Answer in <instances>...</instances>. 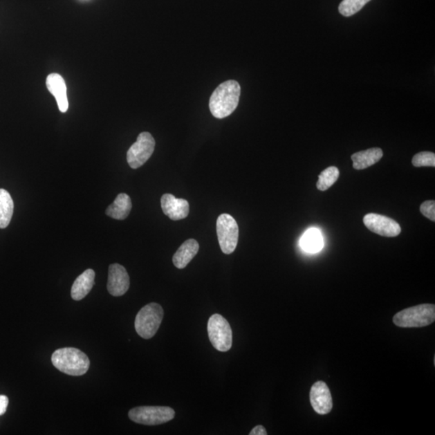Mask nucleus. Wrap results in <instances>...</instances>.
<instances>
[{
    "mask_svg": "<svg viewBox=\"0 0 435 435\" xmlns=\"http://www.w3.org/2000/svg\"><path fill=\"white\" fill-rule=\"evenodd\" d=\"M241 92V86L237 81L229 80L221 83L210 99L209 107L213 116L223 119L232 115L239 104Z\"/></svg>",
    "mask_w": 435,
    "mask_h": 435,
    "instance_id": "nucleus-1",
    "label": "nucleus"
},
{
    "mask_svg": "<svg viewBox=\"0 0 435 435\" xmlns=\"http://www.w3.org/2000/svg\"><path fill=\"white\" fill-rule=\"evenodd\" d=\"M52 363L55 368L70 376H82L90 368V360L80 349L64 348L57 349L52 355Z\"/></svg>",
    "mask_w": 435,
    "mask_h": 435,
    "instance_id": "nucleus-2",
    "label": "nucleus"
},
{
    "mask_svg": "<svg viewBox=\"0 0 435 435\" xmlns=\"http://www.w3.org/2000/svg\"><path fill=\"white\" fill-rule=\"evenodd\" d=\"M434 320V304H421L407 308L396 314L393 319L394 324L402 328L427 326L432 324Z\"/></svg>",
    "mask_w": 435,
    "mask_h": 435,
    "instance_id": "nucleus-3",
    "label": "nucleus"
},
{
    "mask_svg": "<svg viewBox=\"0 0 435 435\" xmlns=\"http://www.w3.org/2000/svg\"><path fill=\"white\" fill-rule=\"evenodd\" d=\"M164 310L158 303L151 302L141 309L135 320V329L143 339L153 338L163 320Z\"/></svg>",
    "mask_w": 435,
    "mask_h": 435,
    "instance_id": "nucleus-4",
    "label": "nucleus"
},
{
    "mask_svg": "<svg viewBox=\"0 0 435 435\" xmlns=\"http://www.w3.org/2000/svg\"><path fill=\"white\" fill-rule=\"evenodd\" d=\"M210 341L214 348L219 351H228L232 346L231 326L222 315L214 314L210 317L207 324Z\"/></svg>",
    "mask_w": 435,
    "mask_h": 435,
    "instance_id": "nucleus-5",
    "label": "nucleus"
},
{
    "mask_svg": "<svg viewBox=\"0 0 435 435\" xmlns=\"http://www.w3.org/2000/svg\"><path fill=\"white\" fill-rule=\"evenodd\" d=\"M129 417L136 423L156 426L173 420L175 411L168 407H140L131 409Z\"/></svg>",
    "mask_w": 435,
    "mask_h": 435,
    "instance_id": "nucleus-6",
    "label": "nucleus"
},
{
    "mask_svg": "<svg viewBox=\"0 0 435 435\" xmlns=\"http://www.w3.org/2000/svg\"><path fill=\"white\" fill-rule=\"evenodd\" d=\"M216 230L222 252L227 255L234 252L239 241V227L236 219L228 214H221L217 219Z\"/></svg>",
    "mask_w": 435,
    "mask_h": 435,
    "instance_id": "nucleus-7",
    "label": "nucleus"
},
{
    "mask_svg": "<svg viewBox=\"0 0 435 435\" xmlns=\"http://www.w3.org/2000/svg\"><path fill=\"white\" fill-rule=\"evenodd\" d=\"M155 145L153 136L147 131L141 133L127 154V160L130 167L136 169L145 165L153 155Z\"/></svg>",
    "mask_w": 435,
    "mask_h": 435,
    "instance_id": "nucleus-8",
    "label": "nucleus"
},
{
    "mask_svg": "<svg viewBox=\"0 0 435 435\" xmlns=\"http://www.w3.org/2000/svg\"><path fill=\"white\" fill-rule=\"evenodd\" d=\"M364 223L371 232L378 234L381 237H395L402 232L400 224L395 220L378 214H366Z\"/></svg>",
    "mask_w": 435,
    "mask_h": 435,
    "instance_id": "nucleus-9",
    "label": "nucleus"
},
{
    "mask_svg": "<svg viewBox=\"0 0 435 435\" xmlns=\"http://www.w3.org/2000/svg\"><path fill=\"white\" fill-rule=\"evenodd\" d=\"M311 403L317 414H329L333 408L331 391L324 381H317L313 385L310 393Z\"/></svg>",
    "mask_w": 435,
    "mask_h": 435,
    "instance_id": "nucleus-10",
    "label": "nucleus"
},
{
    "mask_svg": "<svg viewBox=\"0 0 435 435\" xmlns=\"http://www.w3.org/2000/svg\"><path fill=\"white\" fill-rule=\"evenodd\" d=\"M130 286V278L126 268L119 263H112L109 266L107 290L110 295L120 297L128 292Z\"/></svg>",
    "mask_w": 435,
    "mask_h": 435,
    "instance_id": "nucleus-11",
    "label": "nucleus"
},
{
    "mask_svg": "<svg viewBox=\"0 0 435 435\" xmlns=\"http://www.w3.org/2000/svg\"><path fill=\"white\" fill-rule=\"evenodd\" d=\"M161 208L166 216L174 221L187 218L189 213L187 200L177 198L174 195L165 194L160 199Z\"/></svg>",
    "mask_w": 435,
    "mask_h": 435,
    "instance_id": "nucleus-12",
    "label": "nucleus"
},
{
    "mask_svg": "<svg viewBox=\"0 0 435 435\" xmlns=\"http://www.w3.org/2000/svg\"><path fill=\"white\" fill-rule=\"evenodd\" d=\"M46 86L48 91L55 97L58 109L65 113L69 109L67 98V88L64 78L58 73H51L47 77Z\"/></svg>",
    "mask_w": 435,
    "mask_h": 435,
    "instance_id": "nucleus-13",
    "label": "nucleus"
},
{
    "mask_svg": "<svg viewBox=\"0 0 435 435\" xmlns=\"http://www.w3.org/2000/svg\"><path fill=\"white\" fill-rule=\"evenodd\" d=\"M95 272L91 268L77 277L71 289V297L73 300L80 301L91 292L95 285Z\"/></svg>",
    "mask_w": 435,
    "mask_h": 435,
    "instance_id": "nucleus-14",
    "label": "nucleus"
},
{
    "mask_svg": "<svg viewBox=\"0 0 435 435\" xmlns=\"http://www.w3.org/2000/svg\"><path fill=\"white\" fill-rule=\"evenodd\" d=\"M199 250V244L194 239H189L185 241L178 249L173 257L174 265L183 270L187 267L189 263L193 260Z\"/></svg>",
    "mask_w": 435,
    "mask_h": 435,
    "instance_id": "nucleus-15",
    "label": "nucleus"
},
{
    "mask_svg": "<svg viewBox=\"0 0 435 435\" xmlns=\"http://www.w3.org/2000/svg\"><path fill=\"white\" fill-rule=\"evenodd\" d=\"M382 158L383 151L379 148H373L354 154L351 156V160L353 161V168L361 170L371 167Z\"/></svg>",
    "mask_w": 435,
    "mask_h": 435,
    "instance_id": "nucleus-16",
    "label": "nucleus"
},
{
    "mask_svg": "<svg viewBox=\"0 0 435 435\" xmlns=\"http://www.w3.org/2000/svg\"><path fill=\"white\" fill-rule=\"evenodd\" d=\"M133 204L128 194L122 193L116 197L113 203L107 209V216L117 220H124L128 218Z\"/></svg>",
    "mask_w": 435,
    "mask_h": 435,
    "instance_id": "nucleus-17",
    "label": "nucleus"
},
{
    "mask_svg": "<svg viewBox=\"0 0 435 435\" xmlns=\"http://www.w3.org/2000/svg\"><path fill=\"white\" fill-rule=\"evenodd\" d=\"M300 244L308 252L315 253L320 251L324 247V239L320 230L316 228L307 230L301 239Z\"/></svg>",
    "mask_w": 435,
    "mask_h": 435,
    "instance_id": "nucleus-18",
    "label": "nucleus"
},
{
    "mask_svg": "<svg viewBox=\"0 0 435 435\" xmlns=\"http://www.w3.org/2000/svg\"><path fill=\"white\" fill-rule=\"evenodd\" d=\"M14 212V203L11 195L0 189V228H6L11 222Z\"/></svg>",
    "mask_w": 435,
    "mask_h": 435,
    "instance_id": "nucleus-19",
    "label": "nucleus"
},
{
    "mask_svg": "<svg viewBox=\"0 0 435 435\" xmlns=\"http://www.w3.org/2000/svg\"><path fill=\"white\" fill-rule=\"evenodd\" d=\"M340 177V170L335 166L327 168L319 176V181L317 183V188L321 192H325L333 185Z\"/></svg>",
    "mask_w": 435,
    "mask_h": 435,
    "instance_id": "nucleus-20",
    "label": "nucleus"
},
{
    "mask_svg": "<svg viewBox=\"0 0 435 435\" xmlns=\"http://www.w3.org/2000/svg\"><path fill=\"white\" fill-rule=\"evenodd\" d=\"M371 0H343L339 7V12L345 17L353 16L362 9Z\"/></svg>",
    "mask_w": 435,
    "mask_h": 435,
    "instance_id": "nucleus-21",
    "label": "nucleus"
},
{
    "mask_svg": "<svg viewBox=\"0 0 435 435\" xmlns=\"http://www.w3.org/2000/svg\"><path fill=\"white\" fill-rule=\"evenodd\" d=\"M412 164L414 167H435V154L432 151H422L414 156Z\"/></svg>",
    "mask_w": 435,
    "mask_h": 435,
    "instance_id": "nucleus-22",
    "label": "nucleus"
},
{
    "mask_svg": "<svg viewBox=\"0 0 435 435\" xmlns=\"http://www.w3.org/2000/svg\"><path fill=\"white\" fill-rule=\"evenodd\" d=\"M420 211L423 214V216L432 221H435V202L434 200H431V201L424 202L421 207H420Z\"/></svg>",
    "mask_w": 435,
    "mask_h": 435,
    "instance_id": "nucleus-23",
    "label": "nucleus"
},
{
    "mask_svg": "<svg viewBox=\"0 0 435 435\" xmlns=\"http://www.w3.org/2000/svg\"><path fill=\"white\" fill-rule=\"evenodd\" d=\"M9 399L7 396L0 395V416H2L7 411Z\"/></svg>",
    "mask_w": 435,
    "mask_h": 435,
    "instance_id": "nucleus-24",
    "label": "nucleus"
},
{
    "mask_svg": "<svg viewBox=\"0 0 435 435\" xmlns=\"http://www.w3.org/2000/svg\"><path fill=\"white\" fill-rule=\"evenodd\" d=\"M249 434L250 435H267L268 433L265 427L261 426V425H259V426L254 427L252 429L251 432L249 433Z\"/></svg>",
    "mask_w": 435,
    "mask_h": 435,
    "instance_id": "nucleus-25",
    "label": "nucleus"
}]
</instances>
